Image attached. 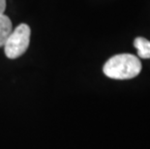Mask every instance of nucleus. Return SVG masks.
<instances>
[{
    "label": "nucleus",
    "instance_id": "1",
    "mask_svg": "<svg viewBox=\"0 0 150 149\" xmlns=\"http://www.w3.org/2000/svg\"><path fill=\"white\" fill-rule=\"evenodd\" d=\"M103 71L107 77L114 80H129L142 71V63L137 56L122 53L112 56L106 62Z\"/></svg>",
    "mask_w": 150,
    "mask_h": 149
},
{
    "label": "nucleus",
    "instance_id": "2",
    "mask_svg": "<svg viewBox=\"0 0 150 149\" xmlns=\"http://www.w3.org/2000/svg\"><path fill=\"white\" fill-rule=\"evenodd\" d=\"M30 35V27L25 23L20 24L14 30H12L3 46L6 56L10 59H15L23 54L29 46Z\"/></svg>",
    "mask_w": 150,
    "mask_h": 149
},
{
    "label": "nucleus",
    "instance_id": "3",
    "mask_svg": "<svg viewBox=\"0 0 150 149\" xmlns=\"http://www.w3.org/2000/svg\"><path fill=\"white\" fill-rule=\"evenodd\" d=\"M12 30L13 25L11 20L4 14L1 15L0 16V47L4 46Z\"/></svg>",
    "mask_w": 150,
    "mask_h": 149
},
{
    "label": "nucleus",
    "instance_id": "4",
    "mask_svg": "<svg viewBox=\"0 0 150 149\" xmlns=\"http://www.w3.org/2000/svg\"><path fill=\"white\" fill-rule=\"evenodd\" d=\"M134 46L138 49V55L140 58L150 59V41L143 37H138L134 41Z\"/></svg>",
    "mask_w": 150,
    "mask_h": 149
},
{
    "label": "nucleus",
    "instance_id": "5",
    "mask_svg": "<svg viewBox=\"0 0 150 149\" xmlns=\"http://www.w3.org/2000/svg\"><path fill=\"white\" fill-rule=\"evenodd\" d=\"M6 9V0H0V16L4 14Z\"/></svg>",
    "mask_w": 150,
    "mask_h": 149
}]
</instances>
